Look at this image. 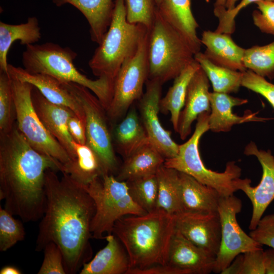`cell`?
Returning <instances> with one entry per match:
<instances>
[{"mask_svg": "<svg viewBox=\"0 0 274 274\" xmlns=\"http://www.w3.org/2000/svg\"><path fill=\"white\" fill-rule=\"evenodd\" d=\"M209 80L201 66L189 84L184 106L178 121L177 132L184 140L191 133L192 123L201 114L210 112Z\"/></svg>", "mask_w": 274, "mask_h": 274, "instance_id": "19", "label": "cell"}, {"mask_svg": "<svg viewBox=\"0 0 274 274\" xmlns=\"http://www.w3.org/2000/svg\"><path fill=\"white\" fill-rule=\"evenodd\" d=\"M16 118L12 79L7 72H0V134L11 131Z\"/></svg>", "mask_w": 274, "mask_h": 274, "instance_id": "35", "label": "cell"}, {"mask_svg": "<svg viewBox=\"0 0 274 274\" xmlns=\"http://www.w3.org/2000/svg\"><path fill=\"white\" fill-rule=\"evenodd\" d=\"M11 79L16 124L19 130L35 149L63 165L67 164L71 161L68 154L48 130L36 112L31 97L33 86Z\"/></svg>", "mask_w": 274, "mask_h": 274, "instance_id": "9", "label": "cell"}, {"mask_svg": "<svg viewBox=\"0 0 274 274\" xmlns=\"http://www.w3.org/2000/svg\"><path fill=\"white\" fill-rule=\"evenodd\" d=\"M222 274H265L262 248L237 255Z\"/></svg>", "mask_w": 274, "mask_h": 274, "instance_id": "36", "label": "cell"}, {"mask_svg": "<svg viewBox=\"0 0 274 274\" xmlns=\"http://www.w3.org/2000/svg\"><path fill=\"white\" fill-rule=\"evenodd\" d=\"M195 60L177 76L165 96L161 98L159 111L163 114L170 113V121L177 132L180 113L183 109L189 84L195 73L200 68Z\"/></svg>", "mask_w": 274, "mask_h": 274, "instance_id": "30", "label": "cell"}, {"mask_svg": "<svg viewBox=\"0 0 274 274\" xmlns=\"http://www.w3.org/2000/svg\"><path fill=\"white\" fill-rule=\"evenodd\" d=\"M265 274H274V249L264 251Z\"/></svg>", "mask_w": 274, "mask_h": 274, "instance_id": "45", "label": "cell"}, {"mask_svg": "<svg viewBox=\"0 0 274 274\" xmlns=\"http://www.w3.org/2000/svg\"><path fill=\"white\" fill-rule=\"evenodd\" d=\"M194 59L211 82L214 92L229 94L239 90L242 86L243 72L218 65L200 52L194 54Z\"/></svg>", "mask_w": 274, "mask_h": 274, "instance_id": "32", "label": "cell"}, {"mask_svg": "<svg viewBox=\"0 0 274 274\" xmlns=\"http://www.w3.org/2000/svg\"><path fill=\"white\" fill-rule=\"evenodd\" d=\"M147 29L142 24L128 22L125 0H115L110 26L88 62L93 74L114 82L122 65L136 52Z\"/></svg>", "mask_w": 274, "mask_h": 274, "instance_id": "5", "label": "cell"}, {"mask_svg": "<svg viewBox=\"0 0 274 274\" xmlns=\"http://www.w3.org/2000/svg\"><path fill=\"white\" fill-rule=\"evenodd\" d=\"M114 139L118 152L124 159L149 142L140 117L134 108L127 112L123 120L116 125L114 131Z\"/></svg>", "mask_w": 274, "mask_h": 274, "instance_id": "28", "label": "cell"}, {"mask_svg": "<svg viewBox=\"0 0 274 274\" xmlns=\"http://www.w3.org/2000/svg\"><path fill=\"white\" fill-rule=\"evenodd\" d=\"M31 97L36 112L45 126L65 149L71 160H74L76 157L74 141L68 131V121L75 114L67 108L50 102L33 86Z\"/></svg>", "mask_w": 274, "mask_h": 274, "instance_id": "18", "label": "cell"}, {"mask_svg": "<svg viewBox=\"0 0 274 274\" xmlns=\"http://www.w3.org/2000/svg\"><path fill=\"white\" fill-rule=\"evenodd\" d=\"M41 38V28L36 17L26 22L10 24L0 22V72H8L7 55L12 44L20 40L21 45L35 44Z\"/></svg>", "mask_w": 274, "mask_h": 274, "instance_id": "27", "label": "cell"}, {"mask_svg": "<svg viewBox=\"0 0 274 274\" xmlns=\"http://www.w3.org/2000/svg\"><path fill=\"white\" fill-rule=\"evenodd\" d=\"M249 235L261 245L274 249V213L262 217Z\"/></svg>", "mask_w": 274, "mask_h": 274, "instance_id": "43", "label": "cell"}, {"mask_svg": "<svg viewBox=\"0 0 274 274\" xmlns=\"http://www.w3.org/2000/svg\"><path fill=\"white\" fill-rule=\"evenodd\" d=\"M63 172V164L35 149L16 122L0 134V200L4 208L24 222L41 219L46 207L45 173Z\"/></svg>", "mask_w": 274, "mask_h": 274, "instance_id": "2", "label": "cell"}, {"mask_svg": "<svg viewBox=\"0 0 274 274\" xmlns=\"http://www.w3.org/2000/svg\"><path fill=\"white\" fill-rule=\"evenodd\" d=\"M8 73L11 78L27 82L36 87L49 101L70 109L86 123V117L81 104L62 83L49 75L31 73L24 68L9 64Z\"/></svg>", "mask_w": 274, "mask_h": 274, "instance_id": "17", "label": "cell"}, {"mask_svg": "<svg viewBox=\"0 0 274 274\" xmlns=\"http://www.w3.org/2000/svg\"><path fill=\"white\" fill-rule=\"evenodd\" d=\"M157 11L161 17L186 40L194 54L200 52L201 43L197 36L199 25L191 8V0H161Z\"/></svg>", "mask_w": 274, "mask_h": 274, "instance_id": "22", "label": "cell"}, {"mask_svg": "<svg viewBox=\"0 0 274 274\" xmlns=\"http://www.w3.org/2000/svg\"><path fill=\"white\" fill-rule=\"evenodd\" d=\"M148 79L164 83L174 79L194 60V53L184 37L156 9L150 29Z\"/></svg>", "mask_w": 274, "mask_h": 274, "instance_id": "7", "label": "cell"}, {"mask_svg": "<svg viewBox=\"0 0 274 274\" xmlns=\"http://www.w3.org/2000/svg\"><path fill=\"white\" fill-rule=\"evenodd\" d=\"M258 10L252 13L254 24L262 32L274 35V1L256 2Z\"/></svg>", "mask_w": 274, "mask_h": 274, "instance_id": "41", "label": "cell"}, {"mask_svg": "<svg viewBox=\"0 0 274 274\" xmlns=\"http://www.w3.org/2000/svg\"><path fill=\"white\" fill-rule=\"evenodd\" d=\"M68 129L75 142L82 145L86 144V123L85 122L76 115H74L68 120Z\"/></svg>", "mask_w": 274, "mask_h": 274, "instance_id": "44", "label": "cell"}, {"mask_svg": "<svg viewBox=\"0 0 274 274\" xmlns=\"http://www.w3.org/2000/svg\"><path fill=\"white\" fill-rule=\"evenodd\" d=\"M244 63L247 70L262 77H274V41L264 46L245 49Z\"/></svg>", "mask_w": 274, "mask_h": 274, "instance_id": "34", "label": "cell"}, {"mask_svg": "<svg viewBox=\"0 0 274 274\" xmlns=\"http://www.w3.org/2000/svg\"><path fill=\"white\" fill-rule=\"evenodd\" d=\"M56 172L49 169L45 173L46 207L35 251L55 243L62 252L66 273L75 274L92 256L90 228L95 207L81 184L66 174L59 179Z\"/></svg>", "mask_w": 274, "mask_h": 274, "instance_id": "1", "label": "cell"}, {"mask_svg": "<svg viewBox=\"0 0 274 274\" xmlns=\"http://www.w3.org/2000/svg\"><path fill=\"white\" fill-rule=\"evenodd\" d=\"M150 30L142 37L133 55L122 65L114 82L113 98L107 113L114 121L126 114L132 104L143 95V87L148 79V50Z\"/></svg>", "mask_w": 274, "mask_h": 274, "instance_id": "11", "label": "cell"}, {"mask_svg": "<svg viewBox=\"0 0 274 274\" xmlns=\"http://www.w3.org/2000/svg\"><path fill=\"white\" fill-rule=\"evenodd\" d=\"M105 239L106 246L84 264L80 274H127L130 262L124 246L113 233Z\"/></svg>", "mask_w": 274, "mask_h": 274, "instance_id": "23", "label": "cell"}, {"mask_svg": "<svg viewBox=\"0 0 274 274\" xmlns=\"http://www.w3.org/2000/svg\"><path fill=\"white\" fill-rule=\"evenodd\" d=\"M262 0H242L240 3L231 10L225 9L216 16L219 19V24L215 31L231 35L235 29V19L241 11L252 3ZM274 1V0H264Z\"/></svg>", "mask_w": 274, "mask_h": 274, "instance_id": "42", "label": "cell"}, {"mask_svg": "<svg viewBox=\"0 0 274 274\" xmlns=\"http://www.w3.org/2000/svg\"><path fill=\"white\" fill-rule=\"evenodd\" d=\"M126 18L131 23H141L149 30L154 21L157 6L154 0H125Z\"/></svg>", "mask_w": 274, "mask_h": 274, "instance_id": "38", "label": "cell"}, {"mask_svg": "<svg viewBox=\"0 0 274 274\" xmlns=\"http://www.w3.org/2000/svg\"><path fill=\"white\" fill-rule=\"evenodd\" d=\"M77 56L69 47L46 42L26 46L22 63L29 73L46 74L61 83L72 82L86 87L93 92L107 111L113 98L114 82L106 77L91 80L81 73L74 64Z\"/></svg>", "mask_w": 274, "mask_h": 274, "instance_id": "4", "label": "cell"}, {"mask_svg": "<svg viewBox=\"0 0 274 274\" xmlns=\"http://www.w3.org/2000/svg\"><path fill=\"white\" fill-rule=\"evenodd\" d=\"M210 113L205 112L197 118L194 131L185 143L179 145L178 154L165 159L164 165L188 174L200 183L216 189L221 196H229L238 191L237 185L242 173L235 161L226 163L223 172L208 169L200 156L199 143L201 137L209 129Z\"/></svg>", "mask_w": 274, "mask_h": 274, "instance_id": "6", "label": "cell"}, {"mask_svg": "<svg viewBox=\"0 0 274 274\" xmlns=\"http://www.w3.org/2000/svg\"><path fill=\"white\" fill-rule=\"evenodd\" d=\"M154 1L156 4L157 7H158L160 5L161 0H154Z\"/></svg>", "mask_w": 274, "mask_h": 274, "instance_id": "49", "label": "cell"}, {"mask_svg": "<svg viewBox=\"0 0 274 274\" xmlns=\"http://www.w3.org/2000/svg\"><path fill=\"white\" fill-rule=\"evenodd\" d=\"M215 259L216 256L193 244L175 228L166 264L181 274H208L213 271Z\"/></svg>", "mask_w": 274, "mask_h": 274, "instance_id": "16", "label": "cell"}, {"mask_svg": "<svg viewBox=\"0 0 274 274\" xmlns=\"http://www.w3.org/2000/svg\"><path fill=\"white\" fill-rule=\"evenodd\" d=\"M182 213L209 214L218 212L221 196L214 188L180 172Z\"/></svg>", "mask_w": 274, "mask_h": 274, "instance_id": "24", "label": "cell"}, {"mask_svg": "<svg viewBox=\"0 0 274 274\" xmlns=\"http://www.w3.org/2000/svg\"><path fill=\"white\" fill-rule=\"evenodd\" d=\"M82 186L95 207L90 228L92 238H105L104 235L112 233L116 222L125 216L147 213L132 199L126 182L118 180L113 175H104Z\"/></svg>", "mask_w": 274, "mask_h": 274, "instance_id": "8", "label": "cell"}, {"mask_svg": "<svg viewBox=\"0 0 274 274\" xmlns=\"http://www.w3.org/2000/svg\"><path fill=\"white\" fill-rule=\"evenodd\" d=\"M133 201L147 213L157 210L158 181L156 174L126 181Z\"/></svg>", "mask_w": 274, "mask_h": 274, "instance_id": "33", "label": "cell"}, {"mask_svg": "<svg viewBox=\"0 0 274 274\" xmlns=\"http://www.w3.org/2000/svg\"><path fill=\"white\" fill-rule=\"evenodd\" d=\"M244 153L255 156L262 168V175L258 185L253 187L248 178L239 179L237 188L250 200L253 207L249 228L254 229L265 210L274 199V156L270 150H259L256 144L251 141L245 148Z\"/></svg>", "mask_w": 274, "mask_h": 274, "instance_id": "14", "label": "cell"}, {"mask_svg": "<svg viewBox=\"0 0 274 274\" xmlns=\"http://www.w3.org/2000/svg\"><path fill=\"white\" fill-rule=\"evenodd\" d=\"M162 85L158 81L148 79L146 91L139 100L138 108L149 142L165 159L178 154L179 145L172 139L171 132L165 130L159 120Z\"/></svg>", "mask_w": 274, "mask_h": 274, "instance_id": "13", "label": "cell"}, {"mask_svg": "<svg viewBox=\"0 0 274 274\" xmlns=\"http://www.w3.org/2000/svg\"><path fill=\"white\" fill-rule=\"evenodd\" d=\"M156 175L158 181L157 210L173 216L182 213L180 172L163 164Z\"/></svg>", "mask_w": 274, "mask_h": 274, "instance_id": "31", "label": "cell"}, {"mask_svg": "<svg viewBox=\"0 0 274 274\" xmlns=\"http://www.w3.org/2000/svg\"><path fill=\"white\" fill-rule=\"evenodd\" d=\"M242 86L264 97L274 109V84L247 70L243 72Z\"/></svg>", "mask_w": 274, "mask_h": 274, "instance_id": "40", "label": "cell"}, {"mask_svg": "<svg viewBox=\"0 0 274 274\" xmlns=\"http://www.w3.org/2000/svg\"><path fill=\"white\" fill-rule=\"evenodd\" d=\"M237 0H226L225 8L227 10H232L236 6Z\"/></svg>", "mask_w": 274, "mask_h": 274, "instance_id": "47", "label": "cell"}, {"mask_svg": "<svg viewBox=\"0 0 274 274\" xmlns=\"http://www.w3.org/2000/svg\"><path fill=\"white\" fill-rule=\"evenodd\" d=\"M57 7L68 4L76 8L90 26L91 40L99 44L111 24L115 2L113 0H52Z\"/></svg>", "mask_w": 274, "mask_h": 274, "instance_id": "25", "label": "cell"}, {"mask_svg": "<svg viewBox=\"0 0 274 274\" xmlns=\"http://www.w3.org/2000/svg\"><path fill=\"white\" fill-rule=\"evenodd\" d=\"M62 84L84 110L86 117V144L98 156L107 174L114 175L119 167L108 125L106 110L97 97L86 87L72 82Z\"/></svg>", "mask_w": 274, "mask_h": 274, "instance_id": "10", "label": "cell"}, {"mask_svg": "<svg viewBox=\"0 0 274 274\" xmlns=\"http://www.w3.org/2000/svg\"><path fill=\"white\" fill-rule=\"evenodd\" d=\"M242 208L241 200L234 194L221 196L218 212L221 223V242L213 272L221 273L239 254L262 248L239 226L236 215Z\"/></svg>", "mask_w": 274, "mask_h": 274, "instance_id": "12", "label": "cell"}, {"mask_svg": "<svg viewBox=\"0 0 274 274\" xmlns=\"http://www.w3.org/2000/svg\"><path fill=\"white\" fill-rule=\"evenodd\" d=\"M44 259L38 274L66 273L62 252L54 242L49 243L45 247Z\"/></svg>", "mask_w": 274, "mask_h": 274, "instance_id": "39", "label": "cell"}, {"mask_svg": "<svg viewBox=\"0 0 274 274\" xmlns=\"http://www.w3.org/2000/svg\"><path fill=\"white\" fill-rule=\"evenodd\" d=\"M73 146L76 157L63 165L62 174L68 175L82 185H87L97 178L107 174L98 156L88 145L74 141Z\"/></svg>", "mask_w": 274, "mask_h": 274, "instance_id": "29", "label": "cell"}, {"mask_svg": "<svg viewBox=\"0 0 274 274\" xmlns=\"http://www.w3.org/2000/svg\"><path fill=\"white\" fill-rule=\"evenodd\" d=\"M21 271L16 266L6 265L0 270V274H21Z\"/></svg>", "mask_w": 274, "mask_h": 274, "instance_id": "46", "label": "cell"}, {"mask_svg": "<svg viewBox=\"0 0 274 274\" xmlns=\"http://www.w3.org/2000/svg\"><path fill=\"white\" fill-rule=\"evenodd\" d=\"M210 101L209 129L214 132H228L235 125L268 119L258 117L256 116L257 113L249 110H247L242 116L234 114L233 108L247 104V99L234 97L226 93L213 91L210 93Z\"/></svg>", "mask_w": 274, "mask_h": 274, "instance_id": "20", "label": "cell"}, {"mask_svg": "<svg viewBox=\"0 0 274 274\" xmlns=\"http://www.w3.org/2000/svg\"><path fill=\"white\" fill-rule=\"evenodd\" d=\"M174 223L175 228L188 240L216 257L221 242V223L218 212H183L174 216Z\"/></svg>", "mask_w": 274, "mask_h": 274, "instance_id": "15", "label": "cell"}, {"mask_svg": "<svg viewBox=\"0 0 274 274\" xmlns=\"http://www.w3.org/2000/svg\"><path fill=\"white\" fill-rule=\"evenodd\" d=\"M0 207V251L5 252L24 239L25 232L22 223Z\"/></svg>", "mask_w": 274, "mask_h": 274, "instance_id": "37", "label": "cell"}, {"mask_svg": "<svg viewBox=\"0 0 274 274\" xmlns=\"http://www.w3.org/2000/svg\"><path fill=\"white\" fill-rule=\"evenodd\" d=\"M165 158L150 143H148L124 159L119 167L116 178L127 181L137 178L156 174L164 164Z\"/></svg>", "mask_w": 274, "mask_h": 274, "instance_id": "26", "label": "cell"}, {"mask_svg": "<svg viewBox=\"0 0 274 274\" xmlns=\"http://www.w3.org/2000/svg\"><path fill=\"white\" fill-rule=\"evenodd\" d=\"M226 0H216L214 4V9L226 8L225 3Z\"/></svg>", "mask_w": 274, "mask_h": 274, "instance_id": "48", "label": "cell"}, {"mask_svg": "<svg viewBox=\"0 0 274 274\" xmlns=\"http://www.w3.org/2000/svg\"><path fill=\"white\" fill-rule=\"evenodd\" d=\"M174 230V216L158 210L142 215H127L118 220L112 233L128 254V272L166 264Z\"/></svg>", "mask_w": 274, "mask_h": 274, "instance_id": "3", "label": "cell"}, {"mask_svg": "<svg viewBox=\"0 0 274 274\" xmlns=\"http://www.w3.org/2000/svg\"><path fill=\"white\" fill-rule=\"evenodd\" d=\"M200 41L206 48L203 53L214 63L242 72L247 70L243 61L245 49L233 41L231 35L206 30Z\"/></svg>", "mask_w": 274, "mask_h": 274, "instance_id": "21", "label": "cell"}]
</instances>
